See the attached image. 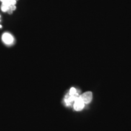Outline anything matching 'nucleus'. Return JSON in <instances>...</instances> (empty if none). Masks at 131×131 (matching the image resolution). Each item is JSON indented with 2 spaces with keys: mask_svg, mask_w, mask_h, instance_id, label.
Masks as SVG:
<instances>
[{
  "mask_svg": "<svg viewBox=\"0 0 131 131\" xmlns=\"http://www.w3.org/2000/svg\"><path fill=\"white\" fill-rule=\"evenodd\" d=\"M1 10L3 11V12H7L8 9H9V7H8V6H6V5H4V4H2L1 5Z\"/></svg>",
  "mask_w": 131,
  "mask_h": 131,
  "instance_id": "obj_5",
  "label": "nucleus"
},
{
  "mask_svg": "<svg viewBox=\"0 0 131 131\" xmlns=\"http://www.w3.org/2000/svg\"><path fill=\"white\" fill-rule=\"evenodd\" d=\"M1 27H2V26H1V25H0V28H1Z\"/></svg>",
  "mask_w": 131,
  "mask_h": 131,
  "instance_id": "obj_8",
  "label": "nucleus"
},
{
  "mask_svg": "<svg viewBox=\"0 0 131 131\" xmlns=\"http://www.w3.org/2000/svg\"><path fill=\"white\" fill-rule=\"evenodd\" d=\"M10 9L11 10H12V11H14L16 9V6H10L9 7Z\"/></svg>",
  "mask_w": 131,
  "mask_h": 131,
  "instance_id": "obj_7",
  "label": "nucleus"
},
{
  "mask_svg": "<svg viewBox=\"0 0 131 131\" xmlns=\"http://www.w3.org/2000/svg\"><path fill=\"white\" fill-rule=\"evenodd\" d=\"M77 94V93L76 89H75L74 88H72L70 90L69 95H76Z\"/></svg>",
  "mask_w": 131,
  "mask_h": 131,
  "instance_id": "obj_4",
  "label": "nucleus"
},
{
  "mask_svg": "<svg viewBox=\"0 0 131 131\" xmlns=\"http://www.w3.org/2000/svg\"><path fill=\"white\" fill-rule=\"evenodd\" d=\"M16 1H18V0H16Z\"/></svg>",
  "mask_w": 131,
  "mask_h": 131,
  "instance_id": "obj_10",
  "label": "nucleus"
},
{
  "mask_svg": "<svg viewBox=\"0 0 131 131\" xmlns=\"http://www.w3.org/2000/svg\"><path fill=\"white\" fill-rule=\"evenodd\" d=\"M84 103L83 102V100L81 99L80 96H78L74 101L73 104V108L75 111H81L84 107Z\"/></svg>",
  "mask_w": 131,
  "mask_h": 131,
  "instance_id": "obj_1",
  "label": "nucleus"
},
{
  "mask_svg": "<svg viewBox=\"0 0 131 131\" xmlns=\"http://www.w3.org/2000/svg\"><path fill=\"white\" fill-rule=\"evenodd\" d=\"M16 3V0H10V6H15Z\"/></svg>",
  "mask_w": 131,
  "mask_h": 131,
  "instance_id": "obj_6",
  "label": "nucleus"
},
{
  "mask_svg": "<svg viewBox=\"0 0 131 131\" xmlns=\"http://www.w3.org/2000/svg\"><path fill=\"white\" fill-rule=\"evenodd\" d=\"M80 96L83 100L84 104H88V103L91 102L92 99V93L90 91L86 92H84V94H83Z\"/></svg>",
  "mask_w": 131,
  "mask_h": 131,
  "instance_id": "obj_2",
  "label": "nucleus"
},
{
  "mask_svg": "<svg viewBox=\"0 0 131 131\" xmlns=\"http://www.w3.org/2000/svg\"><path fill=\"white\" fill-rule=\"evenodd\" d=\"M2 40L3 42H5L7 45H10L14 41V38L10 34L8 33H5L2 36Z\"/></svg>",
  "mask_w": 131,
  "mask_h": 131,
  "instance_id": "obj_3",
  "label": "nucleus"
},
{
  "mask_svg": "<svg viewBox=\"0 0 131 131\" xmlns=\"http://www.w3.org/2000/svg\"><path fill=\"white\" fill-rule=\"evenodd\" d=\"M0 1H3V0H0Z\"/></svg>",
  "mask_w": 131,
  "mask_h": 131,
  "instance_id": "obj_9",
  "label": "nucleus"
}]
</instances>
